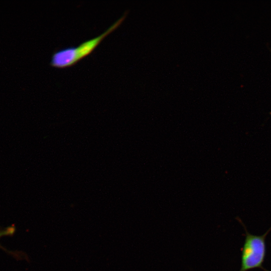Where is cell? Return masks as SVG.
Returning a JSON list of instances; mask_svg holds the SVG:
<instances>
[{"label":"cell","mask_w":271,"mask_h":271,"mask_svg":"<svg viewBox=\"0 0 271 271\" xmlns=\"http://www.w3.org/2000/svg\"><path fill=\"white\" fill-rule=\"evenodd\" d=\"M127 14V11L125 12L119 19L99 36L85 41L77 47H69L54 51L51 56L50 65L61 69L75 65L90 54L107 36L116 30L124 21Z\"/></svg>","instance_id":"cell-1"},{"label":"cell","mask_w":271,"mask_h":271,"mask_svg":"<svg viewBox=\"0 0 271 271\" xmlns=\"http://www.w3.org/2000/svg\"><path fill=\"white\" fill-rule=\"evenodd\" d=\"M238 222L244 227L245 236L241 248V266L239 271H248L258 268L263 271H269L265 269L263 264L266 255L265 239L271 231V227L262 235H253L248 232L241 220Z\"/></svg>","instance_id":"cell-2"},{"label":"cell","mask_w":271,"mask_h":271,"mask_svg":"<svg viewBox=\"0 0 271 271\" xmlns=\"http://www.w3.org/2000/svg\"><path fill=\"white\" fill-rule=\"evenodd\" d=\"M16 231V228L14 225H11L8 226L6 228H0V239L2 237L8 236H12L14 235ZM0 248L7 250L5 248H4L1 244H0Z\"/></svg>","instance_id":"cell-3"}]
</instances>
